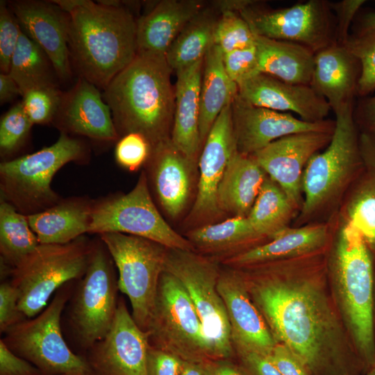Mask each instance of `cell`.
I'll use <instances>...</instances> for the list:
<instances>
[{
  "instance_id": "cell-11",
  "label": "cell",
  "mask_w": 375,
  "mask_h": 375,
  "mask_svg": "<svg viewBox=\"0 0 375 375\" xmlns=\"http://www.w3.org/2000/svg\"><path fill=\"white\" fill-rule=\"evenodd\" d=\"M90 233H120L146 238L168 249L194 251L166 222L154 203L145 171L128 193L94 200Z\"/></svg>"
},
{
  "instance_id": "cell-25",
  "label": "cell",
  "mask_w": 375,
  "mask_h": 375,
  "mask_svg": "<svg viewBox=\"0 0 375 375\" xmlns=\"http://www.w3.org/2000/svg\"><path fill=\"white\" fill-rule=\"evenodd\" d=\"M360 73L358 58L344 45L335 43L315 54L310 85L335 112L354 104Z\"/></svg>"
},
{
  "instance_id": "cell-37",
  "label": "cell",
  "mask_w": 375,
  "mask_h": 375,
  "mask_svg": "<svg viewBox=\"0 0 375 375\" xmlns=\"http://www.w3.org/2000/svg\"><path fill=\"white\" fill-rule=\"evenodd\" d=\"M54 73L56 74L44 51L22 31L8 73L18 85L22 96L33 88L56 85Z\"/></svg>"
},
{
  "instance_id": "cell-19",
  "label": "cell",
  "mask_w": 375,
  "mask_h": 375,
  "mask_svg": "<svg viewBox=\"0 0 375 375\" xmlns=\"http://www.w3.org/2000/svg\"><path fill=\"white\" fill-rule=\"evenodd\" d=\"M217 290L226 307L234 351L270 355L278 342L252 301L241 270L221 269Z\"/></svg>"
},
{
  "instance_id": "cell-12",
  "label": "cell",
  "mask_w": 375,
  "mask_h": 375,
  "mask_svg": "<svg viewBox=\"0 0 375 375\" xmlns=\"http://www.w3.org/2000/svg\"><path fill=\"white\" fill-rule=\"evenodd\" d=\"M147 333L151 346L185 361L211 360L200 319L189 294L178 279L165 269Z\"/></svg>"
},
{
  "instance_id": "cell-40",
  "label": "cell",
  "mask_w": 375,
  "mask_h": 375,
  "mask_svg": "<svg viewBox=\"0 0 375 375\" xmlns=\"http://www.w3.org/2000/svg\"><path fill=\"white\" fill-rule=\"evenodd\" d=\"M343 45L360 63L357 94L362 98L366 97L375 90V31L349 35Z\"/></svg>"
},
{
  "instance_id": "cell-30",
  "label": "cell",
  "mask_w": 375,
  "mask_h": 375,
  "mask_svg": "<svg viewBox=\"0 0 375 375\" xmlns=\"http://www.w3.org/2000/svg\"><path fill=\"white\" fill-rule=\"evenodd\" d=\"M267 175L252 156L239 153L231 157L217 191L222 214L247 217Z\"/></svg>"
},
{
  "instance_id": "cell-45",
  "label": "cell",
  "mask_w": 375,
  "mask_h": 375,
  "mask_svg": "<svg viewBox=\"0 0 375 375\" xmlns=\"http://www.w3.org/2000/svg\"><path fill=\"white\" fill-rule=\"evenodd\" d=\"M18 292L10 282L0 285V331L5 333L12 326L26 319L18 306Z\"/></svg>"
},
{
  "instance_id": "cell-26",
  "label": "cell",
  "mask_w": 375,
  "mask_h": 375,
  "mask_svg": "<svg viewBox=\"0 0 375 375\" xmlns=\"http://www.w3.org/2000/svg\"><path fill=\"white\" fill-rule=\"evenodd\" d=\"M204 59L178 70L175 110L171 133L173 144L198 164L202 145L199 134L200 89Z\"/></svg>"
},
{
  "instance_id": "cell-7",
  "label": "cell",
  "mask_w": 375,
  "mask_h": 375,
  "mask_svg": "<svg viewBox=\"0 0 375 375\" xmlns=\"http://www.w3.org/2000/svg\"><path fill=\"white\" fill-rule=\"evenodd\" d=\"M93 246L84 235L66 244H40L11 270L19 308L26 318L40 313L63 284L83 277Z\"/></svg>"
},
{
  "instance_id": "cell-52",
  "label": "cell",
  "mask_w": 375,
  "mask_h": 375,
  "mask_svg": "<svg viewBox=\"0 0 375 375\" xmlns=\"http://www.w3.org/2000/svg\"><path fill=\"white\" fill-rule=\"evenodd\" d=\"M359 148L365 169L375 173V127L360 131Z\"/></svg>"
},
{
  "instance_id": "cell-55",
  "label": "cell",
  "mask_w": 375,
  "mask_h": 375,
  "mask_svg": "<svg viewBox=\"0 0 375 375\" xmlns=\"http://www.w3.org/2000/svg\"><path fill=\"white\" fill-rule=\"evenodd\" d=\"M211 365L214 375H247L241 367L229 359L212 360Z\"/></svg>"
},
{
  "instance_id": "cell-38",
  "label": "cell",
  "mask_w": 375,
  "mask_h": 375,
  "mask_svg": "<svg viewBox=\"0 0 375 375\" xmlns=\"http://www.w3.org/2000/svg\"><path fill=\"white\" fill-rule=\"evenodd\" d=\"M214 43L223 53L255 45V34L239 12H220Z\"/></svg>"
},
{
  "instance_id": "cell-56",
  "label": "cell",
  "mask_w": 375,
  "mask_h": 375,
  "mask_svg": "<svg viewBox=\"0 0 375 375\" xmlns=\"http://www.w3.org/2000/svg\"><path fill=\"white\" fill-rule=\"evenodd\" d=\"M211 361H185L181 375H214Z\"/></svg>"
},
{
  "instance_id": "cell-5",
  "label": "cell",
  "mask_w": 375,
  "mask_h": 375,
  "mask_svg": "<svg viewBox=\"0 0 375 375\" xmlns=\"http://www.w3.org/2000/svg\"><path fill=\"white\" fill-rule=\"evenodd\" d=\"M353 109L351 104L335 112L329 144L307 163L301 181L303 203L293 226L332 222L347 191L365 169Z\"/></svg>"
},
{
  "instance_id": "cell-3",
  "label": "cell",
  "mask_w": 375,
  "mask_h": 375,
  "mask_svg": "<svg viewBox=\"0 0 375 375\" xmlns=\"http://www.w3.org/2000/svg\"><path fill=\"white\" fill-rule=\"evenodd\" d=\"M326 256L339 314L367 372L375 366L374 256L360 232L337 216Z\"/></svg>"
},
{
  "instance_id": "cell-18",
  "label": "cell",
  "mask_w": 375,
  "mask_h": 375,
  "mask_svg": "<svg viewBox=\"0 0 375 375\" xmlns=\"http://www.w3.org/2000/svg\"><path fill=\"white\" fill-rule=\"evenodd\" d=\"M231 109L237 151L249 156L285 135L308 131L333 133L335 126V120L306 122L290 113L256 106L238 94Z\"/></svg>"
},
{
  "instance_id": "cell-32",
  "label": "cell",
  "mask_w": 375,
  "mask_h": 375,
  "mask_svg": "<svg viewBox=\"0 0 375 375\" xmlns=\"http://www.w3.org/2000/svg\"><path fill=\"white\" fill-rule=\"evenodd\" d=\"M237 94L238 85L224 69L222 52L213 44L204 58L200 89L199 134L202 148L216 119Z\"/></svg>"
},
{
  "instance_id": "cell-54",
  "label": "cell",
  "mask_w": 375,
  "mask_h": 375,
  "mask_svg": "<svg viewBox=\"0 0 375 375\" xmlns=\"http://www.w3.org/2000/svg\"><path fill=\"white\" fill-rule=\"evenodd\" d=\"M352 24V33L350 35L375 31V11L366 12L362 15L358 12Z\"/></svg>"
},
{
  "instance_id": "cell-8",
  "label": "cell",
  "mask_w": 375,
  "mask_h": 375,
  "mask_svg": "<svg viewBox=\"0 0 375 375\" xmlns=\"http://www.w3.org/2000/svg\"><path fill=\"white\" fill-rule=\"evenodd\" d=\"M219 262L194 251L168 249L164 269L178 279L189 294L211 360H230L235 353L226 307L217 290Z\"/></svg>"
},
{
  "instance_id": "cell-13",
  "label": "cell",
  "mask_w": 375,
  "mask_h": 375,
  "mask_svg": "<svg viewBox=\"0 0 375 375\" xmlns=\"http://www.w3.org/2000/svg\"><path fill=\"white\" fill-rule=\"evenodd\" d=\"M113 264L101 240L94 243L88 267L72 301L70 324L80 344L88 349L106 335L115 317L119 289Z\"/></svg>"
},
{
  "instance_id": "cell-39",
  "label": "cell",
  "mask_w": 375,
  "mask_h": 375,
  "mask_svg": "<svg viewBox=\"0 0 375 375\" xmlns=\"http://www.w3.org/2000/svg\"><path fill=\"white\" fill-rule=\"evenodd\" d=\"M63 92L57 85L31 88L22 94L24 110L33 124L53 123L60 109Z\"/></svg>"
},
{
  "instance_id": "cell-2",
  "label": "cell",
  "mask_w": 375,
  "mask_h": 375,
  "mask_svg": "<svg viewBox=\"0 0 375 375\" xmlns=\"http://www.w3.org/2000/svg\"><path fill=\"white\" fill-rule=\"evenodd\" d=\"M68 14L70 58L80 77L107 87L138 53L135 19L117 1H53Z\"/></svg>"
},
{
  "instance_id": "cell-10",
  "label": "cell",
  "mask_w": 375,
  "mask_h": 375,
  "mask_svg": "<svg viewBox=\"0 0 375 375\" xmlns=\"http://www.w3.org/2000/svg\"><path fill=\"white\" fill-rule=\"evenodd\" d=\"M99 237L117 269L118 289L128 298L135 322L147 332L168 248L120 233H106Z\"/></svg>"
},
{
  "instance_id": "cell-44",
  "label": "cell",
  "mask_w": 375,
  "mask_h": 375,
  "mask_svg": "<svg viewBox=\"0 0 375 375\" xmlns=\"http://www.w3.org/2000/svg\"><path fill=\"white\" fill-rule=\"evenodd\" d=\"M222 60L226 74L237 85L260 73L256 45L222 53Z\"/></svg>"
},
{
  "instance_id": "cell-6",
  "label": "cell",
  "mask_w": 375,
  "mask_h": 375,
  "mask_svg": "<svg viewBox=\"0 0 375 375\" xmlns=\"http://www.w3.org/2000/svg\"><path fill=\"white\" fill-rule=\"evenodd\" d=\"M87 155L81 140L60 132L51 146L0 164L1 198L26 216L47 210L61 200L51 186L56 173Z\"/></svg>"
},
{
  "instance_id": "cell-22",
  "label": "cell",
  "mask_w": 375,
  "mask_h": 375,
  "mask_svg": "<svg viewBox=\"0 0 375 375\" xmlns=\"http://www.w3.org/2000/svg\"><path fill=\"white\" fill-rule=\"evenodd\" d=\"M238 94L253 106L292 111L310 122L326 119L331 110L328 101L311 85L290 83L261 72L239 84Z\"/></svg>"
},
{
  "instance_id": "cell-35",
  "label": "cell",
  "mask_w": 375,
  "mask_h": 375,
  "mask_svg": "<svg viewBox=\"0 0 375 375\" xmlns=\"http://www.w3.org/2000/svg\"><path fill=\"white\" fill-rule=\"evenodd\" d=\"M40 242L31 229L27 216L1 198L0 253L3 269L11 270L30 255Z\"/></svg>"
},
{
  "instance_id": "cell-46",
  "label": "cell",
  "mask_w": 375,
  "mask_h": 375,
  "mask_svg": "<svg viewBox=\"0 0 375 375\" xmlns=\"http://www.w3.org/2000/svg\"><path fill=\"white\" fill-rule=\"evenodd\" d=\"M365 0H342L330 2L336 21V42L344 44L349 37V29Z\"/></svg>"
},
{
  "instance_id": "cell-20",
  "label": "cell",
  "mask_w": 375,
  "mask_h": 375,
  "mask_svg": "<svg viewBox=\"0 0 375 375\" xmlns=\"http://www.w3.org/2000/svg\"><path fill=\"white\" fill-rule=\"evenodd\" d=\"M145 165L148 183L160 207L169 218H178L191 200L198 164L178 149L169 138L151 148Z\"/></svg>"
},
{
  "instance_id": "cell-17",
  "label": "cell",
  "mask_w": 375,
  "mask_h": 375,
  "mask_svg": "<svg viewBox=\"0 0 375 375\" xmlns=\"http://www.w3.org/2000/svg\"><path fill=\"white\" fill-rule=\"evenodd\" d=\"M333 133L308 131L288 135L251 155L283 189L298 212L303 203L305 167L314 155L327 147Z\"/></svg>"
},
{
  "instance_id": "cell-41",
  "label": "cell",
  "mask_w": 375,
  "mask_h": 375,
  "mask_svg": "<svg viewBox=\"0 0 375 375\" xmlns=\"http://www.w3.org/2000/svg\"><path fill=\"white\" fill-rule=\"evenodd\" d=\"M33 125L24 110L22 101L14 105L1 117L0 121L1 157L12 155L24 145Z\"/></svg>"
},
{
  "instance_id": "cell-50",
  "label": "cell",
  "mask_w": 375,
  "mask_h": 375,
  "mask_svg": "<svg viewBox=\"0 0 375 375\" xmlns=\"http://www.w3.org/2000/svg\"><path fill=\"white\" fill-rule=\"evenodd\" d=\"M237 353L240 367L247 375H281L269 355L250 351Z\"/></svg>"
},
{
  "instance_id": "cell-21",
  "label": "cell",
  "mask_w": 375,
  "mask_h": 375,
  "mask_svg": "<svg viewBox=\"0 0 375 375\" xmlns=\"http://www.w3.org/2000/svg\"><path fill=\"white\" fill-rule=\"evenodd\" d=\"M9 8L22 31L47 54L57 76L62 81L70 79L68 14L53 1H15L9 3Z\"/></svg>"
},
{
  "instance_id": "cell-4",
  "label": "cell",
  "mask_w": 375,
  "mask_h": 375,
  "mask_svg": "<svg viewBox=\"0 0 375 375\" xmlns=\"http://www.w3.org/2000/svg\"><path fill=\"white\" fill-rule=\"evenodd\" d=\"M172 72L165 56L138 51L103 90L119 138L137 133L151 148L171 138L175 110Z\"/></svg>"
},
{
  "instance_id": "cell-15",
  "label": "cell",
  "mask_w": 375,
  "mask_h": 375,
  "mask_svg": "<svg viewBox=\"0 0 375 375\" xmlns=\"http://www.w3.org/2000/svg\"><path fill=\"white\" fill-rule=\"evenodd\" d=\"M231 103L216 119L199 156L197 193L185 219L191 229L217 222L223 215L217 205V191L227 165L237 151Z\"/></svg>"
},
{
  "instance_id": "cell-16",
  "label": "cell",
  "mask_w": 375,
  "mask_h": 375,
  "mask_svg": "<svg viewBox=\"0 0 375 375\" xmlns=\"http://www.w3.org/2000/svg\"><path fill=\"white\" fill-rule=\"evenodd\" d=\"M149 346L148 333L121 299L110 331L90 349L88 361L96 375H147Z\"/></svg>"
},
{
  "instance_id": "cell-49",
  "label": "cell",
  "mask_w": 375,
  "mask_h": 375,
  "mask_svg": "<svg viewBox=\"0 0 375 375\" xmlns=\"http://www.w3.org/2000/svg\"><path fill=\"white\" fill-rule=\"evenodd\" d=\"M269 357L281 375H310L299 358L281 343L276 344Z\"/></svg>"
},
{
  "instance_id": "cell-23",
  "label": "cell",
  "mask_w": 375,
  "mask_h": 375,
  "mask_svg": "<svg viewBox=\"0 0 375 375\" xmlns=\"http://www.w3.org/2000/svg\"><path fill=\"white\" fill-rule=\"evenodd\" d=\"M97 87L79 77L75 85L63 92L53 121L61 132L83 135L100 142L119 139L108 105Z\"/></svg>"
},
{
  "instance_id": "cell-36",
  "label": "cell",
  "mask_w": 375,
  "mask_h": 375,
  "mask_svg": "<svg viewBox=\"0 0 375 375\" xmlns=\"http://www.w3.org/2000/svg\"><path fill=\"white\" fill-rule=\"evenodd\" d=\"M338 216L360 232L375 254V173L362 171L347 191Z\"/></svg>"
},
{
  "instance_id": "cell-53",
  "label": "cell",
  "mask_w": 375,
  "mask_h": 375,
  "mask_svg": "<svg viewBox=\"0 0 375 375\" xmlns=\"http://www.w3.org/2000/svg\"><path fill=\"white\" fill-rule=\"evenodd\" d=\"M21 95V90L9 74H0V103L3 104Z\"/></svg>"
},
{
  "instance_id": "cell-33",
  "label": "cell",
  "mask_w": 375,
  "mask_h": 375,
  "mask_svg": "<svg viewBox=\"0 0 375 375\" xmlns=\"http://www.w3.org/2000/svg\"><path fill=\"white\" fill-rule=\"evenodd\" d=\"M219 15L213 6L204 7L185 24L165 55L172 70L176 72L204 59L215 44V32Z\"/></svg>"
},
{
  "instance_id": "cell-43",
  "label": "cell",
  "mask_w": 375,
  "mask_h": 375,
  "mask_svg": "<svg viewBox=\"0 0 375 375\" xmlns=\"http://www.w3.org/2000/svg\"><path fill=\"white\" fill-rule=\"evenodd\" d=\"M22 32V28L6 1H0V69L8 74L11 60Z\"/></svg>"
},
{
  "instance_id": "cell-42",
  "label": "cell",
  "mask_w": 375,
  "mask_h": 375,
  "mask_svg": "<svg viewBox=\"0 0 375 375\" xmlns=\"http://www.w3.org/2000/svg\"><path fill=\"white\" fill-rule=\"evenodd\" d=\"M151 151V144L143 135L131 133L118 140L115 146V157L119 165L134 172L142 165H145Z\"/></svg>"
},
{
  "instance_id": "cell-31",
  "label": "cell",
  "mask_w": 375,
  "mask_h": 375,
  "mask_svg": "<svg viewBox=\"0 0 375 375\" xmlns=\"http://www.w3.org/2000/svg\"><path fill=\"white\" fill-rule=\"evenodd\" d=\"M255 45L260 72L290 83L310 85L315 54L310 49L257 35Z\"/></svg>"
},
{
  "instance_id": "cell-29",
  "label": "cell",
  "mask_w": 375,
  "mask_h": 375,
  "mask_svg": "<svg viewBox=\"0 0 375 375\" xmlns=\"http://www.w3.org/2000/svg\"><path fill=\"white\" fill-rule=\"evenodd\" d=\"M93 201L82 197L61 199L27 219L40 244H66L89 232Z\"/></svg>"
},
{
  "instance_id": "cell-9",
  "label": "cell",
  "mask_w": 375,
  "mask_h": 375,
  "mask_svg": "<svg viewBox=\"0 0 375 375\" xmlns=\"http://www.w3.org/2000/svg\"><path fill=\"white\" fill-rule=\"evenodd\" d=\"M69 296L68 289L60 290L40 313L10 327L2 340L43 375H96L88 361L75 354L62 335L61 315Z\"/></svg>"
},
{
  "instance_id": "cell-1",
  "label": "cell",
  "mask_w": 375,
  "mask_h": 375,
  "mask_svg": "<svg viewBox=\"0 0 375 375\" xmlns=\"http://www.w3.org/2000/svg\"><path fill=\"white\" fill-rule=\"evenodd\" d=\"M324 252L239 269L276 342L290 349L310 375H364L325 288Z\"/></svg>"
},
{
  "instance_id": "cell-47",
  "label": "cell",
  "mask_w": 375,
  "mask_h": 375,
  "mask_svg": "<svg viewBox=\"0 0 375 375\" xmlns=\"http://www.w3.org/2000/svg\"><path fill=\"white\" fill-rule=\"evenodd\" d=\"M185 361L178 356L150 344L147 375H181Z\"/></svg>"
},
{
  "instance_id": "cell-59",
  "label": "cell",
  "mask_w": 375,
  "mask_h": 375,
  "mask_svg": "<svg viewBox=\"0 0 375 375\" xmlns=\"http://www.w3.org/2000/svg\"><path fill=\"white\" fill-rule=\"evenodd\" d=\"M61 375H70V374H61Z\"/></svg>"
},
{
  "instance_id": "cell-34",
  "label": "cell",
  "mask_w": 375,
  "mask_h": 375,
  "mask_svg": "<svg viewBox=\"0 0 375 375\" xmlns=\"http://www.w3.org/2000/svg\"><path fill=\"white\" fill-rule=\"evenodd\" d=\"M297 213L283 189L267 176L247 217L255 231L269 240L290 226Z\"/></svg>"
},
{
  "instance_id": "cell-57",
  "label": "cell",
  "mask_w": 375,
  "mask_h": 375,
  "mask_svg": "<svg viewBox=\"0 0 375 375\" xmlns=\"http://www.w3.org/2000/svg\"><path fill=\"white\" fill-rule=\"evenodd\" d=\"M374 256V331H375V254Z\"/></svg>"
},
{
  "instance_id": "cell-48",
  "label": "cell",
  "mask_w": 375,
  "mask_h": 375,
  "mask_svg": "<svg viewBox=\"0 0 375 375\" xmlns=\"http://www.w3.org/2000/svg\"><path fill=\"white\" fill-rule=\"evenodd\" d=\"M0 375H43L39 369L15 354L0 340Z\"/></svg>"
},
{
  "instance_id": "cell-27",
  "label": "cell",
  "mask_w": 375,
  "mask_h": 375,
  "mask_svg": "<svg viewBox=\"0 0 375 375\" xmlns=\"http://www.w3.org/2000/svg\"><path fill=\"white\" fill-rule=\"evenodd\" d=\"M198 0H163L137 19L138 51L165 56L185 24L203 8Z\"/></svg>"
},
{
  "instance_id": "cell-24",
  "label": "cell",
  "mask_w": 375,
  "mask_h": 375,
  "mask_svg": "<svg viewBox=\"0 0 375 375\" xmlns=\"http://www.w3.org/2000/svg\"><path fill=\"white\" fill-rule=\"evenodd\" d=\"M334 220L288 226L270 240L221 262L229 267L244 269L324 252L332 239Z\"/></svg>"
},
{
  "instance_id": "cell-28",
  "label": "cell",
  "mask_w": 375,
  "mask_h": 375,
  "mask_svg": "<svg viewBox=\"0 0 375 375\" xmlns=\"http://www.w3.org/2000/svg\"><path fill=\"white\" fill-rule=\"evenodd\" d=\"M185 238L195 251L221 261L267 240L251 226L247 217L233 216L224 221L190 229Z\"/></svg>"
},
{
  "instance_id": "cell-58",
  "label": "cell",
  "mask_w": 375,
  "mask_h": 375,
  "mask_svg": "<svg viewBox=\"0 0 375 375\" xmlns=\"http://www.w3.org/2000/svg\"><path fill=\"white\" fill-rule=\"evenodd\" d=\"M364 375H375V366L370 369L366 374Z\"/></svg>"
},
{
  "instance_id": "cell-51",
  "label": "cell",
  "mask_w": 375,
  "mask_h": 375,
  "mask_svg": "<svg viewBox=\"0 0 375 375\" xmlns=\"http://www.w3.org/2000/svg\"><path fill=\"white\" fill-rule=\"evenodd\" d=\"M353 117L360 131L375 127V94L362 97L354 107Z\"/></svg>"
},
{
  "instance_id": "cell-14",
  "label": "cell",
  "mask_w": 375,
  "mask_h": 375,
  "mask_svg": "<svg viewBox=\"0 0 375 375\" xmlns=\"http://www.w3.org/2000/svg\"><path fill=\"white\" fill-rule=\"evenodd\" d=\"M256 2L239 12L255 35L297 43L315 53L337 43L330 1L309 0L277 9L260 7Z\"/></svg>"
}]
</instances>
